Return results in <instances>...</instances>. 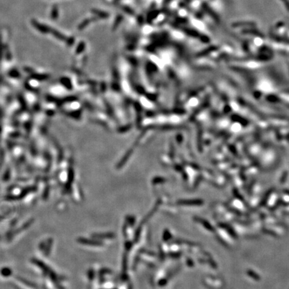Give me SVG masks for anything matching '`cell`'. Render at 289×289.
<instances>
[{
  "label": "cell",
  "instance_id": "obj_1",
  "mask_svg": "<svg viewBox=\"0 0 289 289\" xmlns=\"http://www.w3.org/2000/svg\"><path fill=\"white\" fill-rule=\"evenodd\" d=\"M32 24L34 26V27L36 28L37 30H39V31L42 32V33H48V32L50 31V28L47 26L42 24V23H39L38 21H37L36 20H34V19H32Z\"/></svg>",
  "mask_w": 289,
  "mask_h": 289
},
{
  "label": "cell",
  "instance_id": "obj_2",
  "mask_svg": "<svg viewBox=\"0 0 289 289\" xmlns=\"http://www.w3.org/2000/svg\"><path fill=\"white\" fill-rule=\"evenodd\" d=\"M202 6H203V8L204 10H205V11L206 12L208 13V14L210 15L211 17L214 19L215 21H216V22H218L219 23V17L218 15H217L216 14V12H214V11H213L211 8L208 6V5L206 3H203V4H202Z\"/></svg>",
  "mask_w": 289,
  "mask_h": 289
},
{
  "label": "cell",
  "instance_id": "obj_3",
  "mask_svg": "<svg viewBox=\"0 0 289 289\" xmlns=\"http://www.w3.org/2000/svg\"><path fill=\"white\" fill-rule=\"evenodd\" d=\"M159 14V12L157 10H154L151 13H149L148 14V16H147V21H148V22L151 23L154 19L157 18Z\"/></svg>",
  "mask_w": 289,
  "mask_h": 289
},
{
  "label": "cell",
  "instance_id": "obj_4",
  "mask_svg": "<svg viewBox=\"0 0 289 289\" xmlns=\"http://www.w3.org/2000/svg\"><path fill=\"white\" fill-rule=\"evenodd\" d=\"M92 13H94V14L96 15V16H98L99 17V18H108V14H107V13H106L105 12H102V11H100V10H92Z\"/></svg>",
  "mask_w": 289,
  "mask_h": 289
},
{
  "label": "cell",
  "instance_id": "obj_5",
  "mask_svg": "<svg viewBox=\"0 0 289 289\" xmlns=\"http://www.w3.org/2000/svg\"><path fill=\"white\" fill-rule=\"evenodd\" d=\"M183 30L184 31L185 33L188 34V35H190V36H197L199 34L198 32H197V31H195V30H193V29H190V28H183Z\"/></svg>",
  "mask_w": 289,
  "mask_h": 289
},
{
  "label": "cell",
  "instance_id": "obj_6",
  "mask_svg": "<svg viewBox=\"0 0 289 289\" xmlns=\"http://www.w3.org/2000/svg\"><path fill=\"white\" fill-rule=\"evenodd\" d=\"M253 25H255V23H254L252 22H236V23H232V27H234V28H238V27H241V26H253Z\"/></svg>",
  "mask_w": 289,
  "mask_h": 289
},
{
  "label": "cell",
  "instance_id": "obj_7",
  "mask_svg": "<svg viewBox=\"0 0 289 289\" xmlns=\"http://www.w3.org/2000/svg\"><path fill=\"white\" fill-rule=\"evenodd\" d=\"M58 16V10L57 6H54L52 8V13H51V17L53 19H57Z\"/></svg>",
  "mask_w": 289,
  "mask_h": 289
},
{
  "label": "cell",
  "instance_id": "obj_8",
  "mask_svg": "<svg viewBox=\"0 0 289 289\" xmlns=\"http://www.w3.org/2000/svg\"><path fill=\"white\" fill-rule=\"evenodd\" d=\"M122 20H123V17H122V16L119 15V16L117 17V18H116V19H115V21H114V24H113V28H114H114H116L117 27L119 26V25L120 24V23H121V21H122Z\"/></svg>",
  "mask_w": 289,
  "mask_h": 289
},
{
  "label": "cell",
  "instance_id": "obj_9",
  "mask_svg": "<svg viewBox=\"0 0 289 289\" xmlns=\"http://www.w3.org/2000/svg\"><path fill=\"white\" fill-rule=\"evenodd\" d=\"M90 22V19H85V20H84L82 22L80 23V24L79 26V30H82V29H84V28H85L86 26H87L88 25V23Z\"/></svg>",
  "mask_w": 289,
  "mask_h": 289
},
{
  "label": "cell",
  "instance_id": "obj_10",
  "mask_svg": "<svg viewBox=\"0 0 289 289\" xmlns=\"http://www.w3.org/2000/svg\"><path fill=\"white\" fill-rule=\"evenodd\" d=\"M51 31H52V33L54 34V35L57 38L61 39V40H64V39L65 38L64 36H63L62 34L59 33V32H58V31H56V30H52Z\"/></svg>",
  "mask_w": 289,
  "mask_h": 289
},
{
  "label": "cell",
  "instance_id": "obj_11",
  "mask_svg": "<svg viewBox=\"0 0 289 289\" xmlns=\"http://www.w3.org/2000/svg\"><path fill=\"white\" fill-rule=\"evenodd\" d=\"M123 10L126 13H127V14H131V15L133 14V11H132L131 8H129L128 7H124Z\"/></svg>",
  "mask_w": 289,
  "mask_h": 289
},
{
  "label": "cell",
  "instance_id": "obj_12",
  "mask_svg": "<svg viewBox=\"0 0 289 289\" xmlns=\"http://www.w3.org/2000/svg\"><path fill=\"white\" fill-rule=\"evenodd\" d=\"M282 1H283V2L285 3L286 7L288 8V10H289V2L287 1V0H282Z\"/></svg>",
  "mask_w": 289,
  "mask_h": 289
}]
</instances>
